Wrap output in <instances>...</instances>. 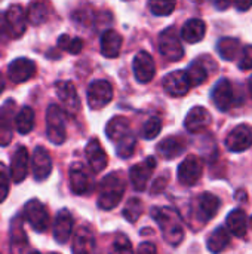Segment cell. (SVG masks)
<instances>
[{
    "label": "cell",
    "instance_id": "cell-9",
    "mask_svg": "<svg viewBox=\"0 0 252 254\" xmlns=\"http://www.w3.org/2000/svg\"><path fill=\"white\" fill-rule=\"evenodd\" d=\"M154 170H156V159L153 156L147 158L144 162H140L131 168L129 179L137 192H143L147 188V183L151 179Z\"/></svg>",
    "mask_w": 252,
    "mask_h": 254
},
{
    "label": "cell",
    "instance_id": "cell-13",
    "mask_svg": "<svg viewBox=\"0 0 252 254\" xmlns=\"http://www.w3.org/2000/svg\"><path fill=\"white\" fill-rule=\"evenodd\" d=\"M6 13V22H7V31L12 39H18L25 33L27 28V12L21 4H10L7 7Z\"/></svg>",
    "mask_w": 252,
    "mask_h": 254
},
{
    "label": "cell",
    "instance_id": "cell-48",
    "mask_svg": "<svg viewBox=\"0 0 252 254\" xmlns=\"http://www.w3.org/2000/svg\"><path fill=\"white\" fill-rule=\"evenodd\" d=\"M229 6H232L230 1H217L215 3V7H218V9H227Z\"/></svg>",
    "mask_w": 252,
    "mask_h": 254
},
{
    "label": "cell",
    "instance_id": "cell-52",
    "mask_svg": "<svg viewBox=\"0 0 252 254\" xmlns=\"http://www.w3.org/2000/svg\"><path fill=\"white\" fill-rule=\"evenodd\" d=\"M49 254H59V253H49Z\"/></svg>",
    "mask_w": 252,
    "mask_h": 254
},
{
    "label": "cell",
    "instance_id": "cell-26",
    "mask_svg": "<svg viewBox=\"0 0 252 254\" xmlns=\"http://www.w3.org/2000/svg\"><path fill=\"white\" fill-rule=\"evenodd\" d=\"M105 134L107 137L113 141V143H120L123 138H126L128 135H131V128H129V121L123 116H116L113 118L105 128Z\"/></svg>",
    "mask_w": 252,
    "mask_h": 254
},
{
    "label": "cell",
    "instance_id": "cell-34",
    "mask_svg": "<svg viewBox=\"0 0 252 254\" xmlns=\"http://www.w3.org/2000/svg\"><path fill=\"white\" fill-rule=\"evenodd\" d=\"M49 16V6L48 3L43 1H33L28 4L27 9V19L33 25H40L43 24Z\"/></svg>",
    "mask_w": 252,
    "mask_h": 254
},
{
    "label": "cell",
    "instance_id": "cell-33",
    "mask_svg": "<svg viewBox=\"0 0 252 254\" xmlns=\"http://www.w3.org/2000/svg\"><path fill=\"white\" fill-rule=\"evenodd\" d=\"M217 49H218V54L221 58H224L227 61H233L239 55L241 42L235 37H223L218 40Z\"/></svg>",
    "mask_w": 252,
    "mask_h": 254
},
{
    "label": "cell",
    "instance_id": "cell-24",
    "mask_svg": "<svg viewBox=\"0 0 252 254\" xmlns=\"http://www.w3.org/2000/svg\"><path fill=\"white\" fill-rule=\"evenodd\" d=\"M85 153H86V159L91 165V168L95 171V173H100L102 171L107 164H108V158L105 155V150L102 149L100 140L97 138H91L85 147Z\"/></svg>",
    "mask_w": 252,
    "mask_h": 254
},
{
    "label": "cell",
    "instance_id": "cell-21",
    "mask_svg": "<svg viewBox=\"0 0 252 254\" xmlns=\"http://www.w3.org/2000/svg\"><path fill=\"white\" fill-rule=\"evenodd\" d=\"M211 124H212V116H211V113H209L205 107H201V106L193 107V109L187 113L186 121H184L186 129L190 131V132H195V134L205 131Z\"/></svg>",
    "mask_w": 252,
    "mask_h": 254
},
{
    "label": "cell",
    "instance_id": "cell-11",
    "mask_svg": "<svg viewBox=\"0 0 252 254\" xmlns=\"http://www.w3.org/2000/svg\"><path fill=\"white\" fill-rule=\"evenodd\" d=\"M15 118H16L15 103L9 100L0 107V146L1 147L7 146L12 141Z\"/></svg>",
    "mask_w": 252,
    "mask_h": 254
},
{
    "label": "cell",
    "instance_id": "cell-18",
    "mask_svg": "<svg viewBox=\"0 0 252 254\" xmlns=\"http://www.w3.org/2000/svg\"><path fill=\"white\" fill-rule=\"evenodd\" d=\"M31 168H33V176L37 182L46 180L52 173V159L45 147L39 146L34 149L31 155Z\"/></svg>",
    "mask_w": 252,
    "mask_h": 254
},
{
    "label": "cell",
    "instance_id": "cell-49",
    "mask_svg": "<svg viewBox=\"0 0 252 254\" xmlns=\"http://www.w3.org/2000/svg\"><path fill=\"white\" fill-rule=\"evenodd\" d=\"M4 86H6V82H4V77H3V74L0 73V94L4 91Z\"/></svg>",
    "mask_w": 252,
    "mask_h": 254
},
{
    "label": "cell",
    "instance_id": "cell-17",
    "mask_svg": "<svg viewBox=\"0 0 252 254\" xmlns=\"http://www.w3.org/2000/svg\"><path fill=\"white\" fill-rule=\"evenodd\" d=\"M192 83L190 79L187 76V71L183 70H175L172 73H169L168 76H165L163 79V89L166 91V94L172 95V97H183L189 92Z\"/></svg>",
    "mask_w": 252,
    "mask_h": 254
},
{
    "label": "cell",
    "instance_id": "cell-47",
    "mask_svg": "<svg viewBox=\"0 0 252 254\" xmlns=\"http://www.w3.org/2000/svg\"><path fill=\"white\" fill-rule=\"evenodd\" d=\"M233 6H235L238 10L245 12V10H248L250 7H252V1H236V3H233Z\"/></svg>",
    "mask_w": 252,
    "mask_h": 254
},
{
    "label": "cell",
    "instance_id": "cell-41",
    "mask_svg": "<svg viewBox=\"0 0 252 254\" xmlns=\"http://www.w3.org/2000/svg\"><path fill=\"white\" fill-rule=\"evenodd\" d=\"M149 7L157 16H166L172 13V10L175 9V3L174 1H150Z\"/></svg>",
    "mask_w": 252,
    "mask_h": 254
},
{
    "label": "cell",
    "instance_id": "cell-19",
    "mask_svg": "<svg viewBox=\"0 0 252 254\" xmlns=\"http://www.w3.org/2000/svg\"><path fill=\"white\" fill-rule=\"evenodd\" d=\"M36 73V64L34 61L21 57L13 60L7 67V76L15 83H22L28 79H31Z\"/></svg>",
    "mask_w": 252,
    "mask_h": 254
},
{
    "label": "cell",
    "instance_id": "cell-44",
    "mask_svg": "<svg viewBox=\"0 0 252 254\" xmlns=\"http://www.w3.org/2000/svg\"><path fill=\"white\" fill-rule=\"evenodd\" d=\"M168 182H169V174H168V176H166V174L160 176V177L157 179V182L153 185V193H159V192H162Z\"/></svg>",
    "mask_w": 252,
    "mask_h": 254
},
{
    "label": "cell",
    "instance_id": "cell-22",
    "mask_svg": "<svg viewBox=\"0 0 252 254\" xmlns=\"http://www.w3.org/2000/svg\"><path fill=\"white\" fill-rule=\"evenodd\" d=\"M95 235L88 226H82L76 231L73 237V254H94L95 253Z\"/></svg>",
    "mask_w": 252,
    "mask_h": 254
},
{
    "label": "cell",
    "instance_id": "cell-23",
    "mask_svg": "<svg viewBox=\"0 0 252 254\" xmlns=\"http://www.w3.org/2000/svg\"><path fill=\"white\" fill-rule=\"evenodd\" d=\"M28 150L25 147H18L10 159V167H9V174L10 179L15 183H21L24 182V179L27 177L28 173Z\"/></svg>",
    "mask_w": 252,
    "mask_h": 254
},
{
    "label": "cell",
    "instance_id": "cell-16",
    "mask_svg": "<svg viewBox=\"0 0 252 254\" xmlns=\"http://www.w3.org/2000/svg\"><path fill=\"white\" fill-rule=\"evenodd\" d=\"M212 101L221 112H227L235 104V89L229 79H220L212 89Z\"/></svg>",
    "mask_w": 252,
    "mask_h": 254
},
{
    "label": "cell",
    "instance_id": "cell-35",
    "mask_svg": "<svg viewBox=\"0 0 252 254\" xmlns=\"http://www.w3.org/2000/svg\"><path fill=\"white\" fill-rule=\"evenodd\" d=\"M187 76L190 79L192 86H199L201 83H203L208 79V68L205 67L202 58H199L190 64V67L187 70Z\"/></svg>",
    "mask_w": 252,
    "mask_h": 254
},
{
    "label": "cell",
    "instance_id": "cell-1",
    "mask_svg": "<svg viewBox=\"0 0 252 254\" xmlns=\"http://www.w3.org/2000/svg\"><path fill=\"white\" fill-rule=\"evenodd\" d=\"M151 217L159 225L165 241L171 246H180L184 238V226L180 214L169 207L151 208Z\"/></svg>",
    "mask_w": 252,
    "mask_h": 254
},
{
    "label": "cell",
    "instance_id": "cell-4",
    "mask_svg": "<svg viewBox=\"0 0 252 254\" xmlns=\"http://www.w3.org/2000/svg\"><path fill=\"white\" fill-rule=\"evenodd\" d=\"M157 45H159V52L168 61L175 63L184 57V49L180 42V34L174 27H169L160 33Z\"/></svg>",
    "mask_w": 252,
    "mask_h": 254
},
{
    "label": "cell",
    "instance_id": "cell-43",
    "mask_svg": "<svg viewBox=\"0 0 252 254\" xmlns=\"http://www.w3.org/2000/svg\"><path fill=\"white\" fill-rule=\"evenodd\" d=\"M239 68L241 70H252V46H247L242 51L241 60H239Z\"/></svg>",
    "mask_w": 252,
    "mask_h": 254
},
{
    "label": "cell",
    "instance_id": "cell-25",
    "mask_svg": "<svg viewBox=\"0 0 252 254\" xmlns=\"http://www.w3.org/2000/svg\"><path fill=\"white\" fill-rule=\"evenodd\" d=\"M73 232V217L68 210H61L56 214L53 225V238L58 244H65Z\"/></svg>",
    "mask_w": 252,
    "mask_h": 254
},
{
    "label": "cell",
    "instance_id": "cell-37",
    "mask_svg": "<svg viewBox=\"0 0 252 254\" xmlns=\"http://www.w3.org/2000/svg\"><path fill=\"white\" fill-rule=\"evenodd\" d=\"M58 46L62 49V51H67L68 54H79L83 48V42L82 39L79 37H71L68 34H62L59 39H58Z\"/></svg>",
    "mask_w": 252,
    "mask_h": 254
},
{
    "label": "cell",
    "instance_id": "cell-38",
    "mask_svg": "<svg viewBox=\"0 0 252 254\" xmlns=\"http://www.w3.org/2000/svg\"><path fill=\"white\" fill-rule=\"evenodd\" d=\"M135 146H137V140H135L134 134H131V135H128L126 138H123L120 143L116 144V152H117V155H119L120 158L128 159V158L132 156V153H134V150H135Z\"/></svg>",
    "mask_w": 252,
    "mask_h": 254
},
{
    "label": "cell",
    "instance_id": "cell-40",
    "mask_svg": "<svg viewBox=\"0 0 252 254\" xmlns=\"http://www.w3.org/2000/svg\"><path fill=\"white\" fill-rule=\"evenodd\" d=\"M108 254H134V250H132V244L129 243V240L126 237H117L111 247H110V252Z\"/></svg>",
    "mask_w": 252,
    "mask_h": 254
},
{
    "label": "cell",
    "instance_id": "cell-45",
    "mask_svg": "<svg viewBox=\"0 0 252 254\" xmlns=\"http://www.w3.org/2000/svg\"><path fill=\"white\" fill-rule=\"evenodd\" d=\"M138 254H157V250L151 243H143L138 247Z\"/></svg>",
    "mask_w": 252,
    "mask_h": 254
},
{
    "label": "cell",
    "instance_id": "cell-8",
    "mask_svg": "<svg viewBox=\"0 0 252 254\" xmlns=\"http://www.w3.org/2000/svg\"><path fill=\"white\" fill-rule=\"evenodd\" d=\"M220 210V199L212 193H201L195 201V216L201 223H208Z\"/></svg>",
    "mask_w": 252,
    "mask_h": 254
},
{
    "label": "cell",
    "instance_id": "cell-3",
    "mask_svg": "<svg viewBox=\"0 0 252 254\" xmlns=\"http://www.w3.org/2000/svg\"><path fill=\"white\" fill-rule=\"evenodd\" d=\"M46 135L56 146L62 144L67 138L65 112L56 104H50L46 110Z\"/></svg>",
    "mask_w": 252,
    "mask_h": 254
},
{
    "label": "cell",
    "instance_id": "cell-28",
    "mask_svg": "<svg viewBox=\"0 0 252 254\" xmlns=\"http://www.w3.org/2000/svg\"><path fill=\"white\" fill-rule=\"evenodd\" d=\"M122 49V37L114 30H107L101 36V54L107 58L119 57Z\"/></svg>",
    "mask_w": 252,
    "mask_h": 254
},
{
    "label": "cell",
    "instance_id": "cell-2",
    "mask_svg": "<svg viewBox=\"0 0 252 254\" xmlns=\"http://www.w3.org/2000/svg\"><path fill=\"white\" fill-rule=\"evenodd\" d=\"M126 183L125 177L122 173L114 171L105 176L100 185V192H98V207L101 210H113L114 207L119 205L125 195Z\"/></svg>",
    "mask_w": 252,
    "mask_h": 254
},
{
    "label": "cell",
    "instance_id": "cell-31",
    "mask_svg": "<svg viewBox=\"0 0 252 254\" xmlns=\"http://www.w3.org/2000/svg\"><path fill=\"white\" fill-rule=\"evenodd\" d=\"M229 246H230V232L224 226L215 229L206 241L208 250L214 254H220L221 252H224Z\"/></svg>",
    "mask_w": 252,
    "mask_h": 254
},
{
    "label": "cell",
    "instance_id": "cell-20",
    "mask_svg": "<svg viewBox=\"0 0 252 254\" xmlns=\"http://www.w3.org/2000/svg\"><path fill=\"white\" fill-rule=\"evenodd\" d=\"M28 246L27 235L22 226V219L21 216H15L10 222V229H9V250L10 254H25Z\"/></svg>",
    "mask_w": 252,
    "mask_h": 254
},
{
    "label": "cell",
    "instance_id": "cell-42",
    "mask_svg": "<svg viewBox=\"0 0 252 254\" xmlns=\"http://www.w3.org/2000/svg\"><path fill=\"white\" fill-rule=\"evenodd\" d=\"M9 179H10V174H7L6 165L0 162V204L6 199L9 193Z\"/></svg>",
    "mask_w": 252,
    "mask_h": 254
},
{
    "label": "cell",
    "instance_id": "cell-29",
    "mask_svg": "<svg viewBox=\"0 0 252 254\" xmlns=\"http://www.w3.org/2000/svg\"><path fill=\"white\" fill-rule=\"evenodd\" d=\"M205 33H206V24H205V21H202L199 18L189 19L181 28V37L189 43L201 42L205 37Z\"/></svg>",
    "mask_w": 252,
    "mask_h": 254
},
{
    "label": "cell",
    "instance_id": "cell-7",
    "mask_svg": "<svg viewBox=\"0 0 252 254\" xmlns=\"http://www.w3.org/2000/svg\"><path fill=\"white\" fill-rule=\"evenodd\" d=\"M203 174V164L196 155H189L178 167V180L184 186H195Z\"/></svg>",
    "mask_w": 252,
    "mask_h": 254
},
{
    "label": "cell",
    "instance_id": "cell-32",
    "mask_svg": "<svg viewBox=\"0 0 252 254\" xmlns=\"http://www.w3.org/2000/svg\"><path fill=\"white\" fill-rule=\"evenodd\" d=\"M15 128L19 134L25 135L34 128V110L28 106H24L15 118Z\"/></svg>",
    "mask_w": 252,
    "mask_h": 254
},
{
    "label": "cell",
    "instance_id": "cell-5",
    "mask_svg": "<svg viewBox=\"0 0 252 254\" xmlns=\"http://www.w3.org/2000/svg\"><path fill=\"white\" fill-rule=\"evenodd\" d=\"M24 217L36 232H45L49 226V213L37 199H30L24 205Z\"/></svg>",
    "mask_w": 252,
    "mask_h": 254
},
{
    "label": "cell",
    "instance_id": "cell-36",
    "mask_svg": "<svg viewBox=\"0 0 252 254\" xmlns=\"http://www.w3.org/2000/svg\"><path fill=\"white\" fill-rule=\"evenodd\" d=\"M143 211H144V205H143L141 199H138V198H131V199L126 202L125 208H123V217H125L128 222L135 223V222L141 217Z\"/></svg>",
    "mask_w": 252,
    "mask_h": 254
},
{
    "label": "cell",
    "instance_id": "cell-10",
    "mask_svg": "<svg viewBox=\"0 0 252 254\" xmlns=\"http://www.w3.org/2000/svg\"><path fill=\"white\" fill-rule=\"evenodd\" d=\"M252 146V127L242 124L233 128L226 137V147L230 152H245Z\"/></svg>",
    "mask_w": 252,
    "mask_h": 254
},
{
    "label": "cell",
    "instance_id": "cell-30",
    "mask_svg": "<svg viewBox=\"0 0 252 254\" xmlns=\"http://www.w3.org/2000/svg\"><path fill=\"white\" fill-rule=\"evenodd\" d=\"M226 225H227V231L238 237V238H244L247 235V231H248V217H247V213L244 210H233L229 216H227V220H226Z\"/></svg>",
    "mask_w": 252,
    "mask_h": 254
},
{
    "label": "cell",
    "instance_id": "cell-27",
    "mask_svg": "<svg viewBox=\"0 0 252 254\" xmlns=\"http://www.w3.org/2000/svg\"><path fill=\"white\" fill-rule=\"evenodd\" d=\"M186 150V141L181 137L172 135L162 140L157 146V152L163 159H175Z\"/></svg>",
    "mask_w": 252,
    "mask_h": 254
},
{
    "label": "cell",
    "instance_id": "cell-12",
    "mask_svg": "<svg viewBox=\"0 0 252 254\" xmlns=\"http://www.w3.org/2000/svg\"><path fill=\"white\" fill-rule=\"evenodd\" d=\"M134 74L135 79L141 83H149L153 80L154 74H156V65H154V60L153 57L147 52V51H140L135 58H134Z\"/></svg>",
    "mask_w": 252,
    "mask_h": 254
},
{
    "label": "cell",
    "instance_id": "cell-14",
    "mask_svg": "<svg viewBox=\"0 0 252 254\" xmlns=\"http://www.w3.org/2000/svg\"><path fill=\"white\" fill-rule=\"evenodd\" d=\"M70 188L76 195H85L94 189L92 177L80 162L73 164L70 168Z\"/></svg>",
    "mask_w": 252,
    "mask_h": 254
},
{
    "label": "cell",
    "instance_id": "cell-46",
    "mask_svg": "<svg viewBox=\"0 0 252 254\" xmlns=\"http://www.w3.org/2000/svg\"><path fill=\"white\" fill-rule=\"evenodd\" d=\"M9 31H7V22H6V13L0 12V39L3 36H7Z\"/></svg>",
    "mask_w": 252,
    "mask_h": 254
},
{
    "label": "cell",
    "instance_id": "cell-39",
    "mask_svg": "<svg viewBox=\"0 0 252 254\" xmlns=\"http://www.w3.org/2000/svg\"><path fill=\"white\" fill-rule=\"evenodd\" d=\"M162 131V121L159 118H150L143 127V137L146 140H153Z\"/></svg>",
    "mask_w": 252,
    "mask_h": 254
},
{
    "label": "cell",
    "instance_id": "cell-15",
    "mask_svg": "<svg viewBox=\"0 0 252 254\" xmlns=\"http://www.w3.org/2000/svg\"><path fill=\"white\" fill-rule=\"evenodd\" d=\"M55 91L58 98L61 100L65 112L71 116H74L80 110V98L77 95V91L71 82L61 80L55 85Z\"/></svg>",
    "mask_w": 252,
    "mask_h": 254
},
{
    "label": "cell",
    "instance_id": "cell-50",
    "mask_svg": "<svg viewBox=\"0 0 252 254\" xmlns=\"http://www.w3.org/2000/svg\"><path fill=\"white\" fill-rule=\"evenodd\" d=\"M250 92H251V97H252V76H251V79H250Z\"/></svg>",
    "mask_w": 252,
    "mask_h": 254
},
{
    "label": "cell",
    "instance_id": "cell-51",
    "mask_svg": "<svg viewBox=\"0 0 252 254\" xmlns=\"http://www.w3.org/2000/svg\"><path fill=\"white\" fill-rule=\"evenodd\" d=\"M30 254H40L39 252H33V253H30Z\"/></svg>",
    "mask_w": 252,
    "mask_h": 254
},
{
    "label": "cell",
    "instance_id": "cell-6",
    "mask_svg": "<svg viewBox=\"0 0 252 254\" xmlns=\"http://www.w3.org/2000/svg\"><path fill=\"white\" fill-rule=\"evenodd\" d=\"M113 100V86L107 80H94L88 88V104L92 110L105 107Z\"/></svg>",
    "mask_w": 252,
    "mask_h": 254
},
{
    "label": "cell",
    "instance_id": "cell-53",
    "mask_svg": "<svg viewBox=\"0 0 252 254\" xmlns=\"http://www.w3.org/2000/svg\"><path fill=\"white\" fill-rule=\"evenodd\" d=\"M251 225H252V219H251Z\"/></svg>",
    "mask_w": 252,
    "mask_h": 254
}]
</instances>
